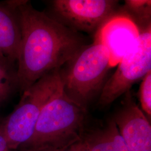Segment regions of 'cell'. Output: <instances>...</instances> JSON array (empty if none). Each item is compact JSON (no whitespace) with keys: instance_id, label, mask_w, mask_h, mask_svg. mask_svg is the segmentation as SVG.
<instances>
[{"instance_id":"9a60e30c","label":"cell","mask_w":151,"mask_h":151,"mask_svg":"<svg viewBox=\"0 0 151 151\" xmlns=\"http://www.w3.org/2000/svg\"><path fill=\"white\" fill-rule=\"evenodd\" d=\"M10 149L8 142L0 127V151H8Z\"/></svg>"},{"instance_id":"ba28073f","label":"cell","mask_w":151,"mask_h":151,"mask_svg":"<svg viewBox=\"0 0 151 151\" xmlns=\"http://www.w3.org/2000/svg\"><path fill=\"white\" fill-rule=\"evenodd\" d=\"M123 106L113 115L119 133L129 151H151V127L130 91Z\"/></svg>"},{"instance_id":"4fadbf2b","label":"cell","mask_w":151,"mask_h":151,"mask_svg":"<svg viewBox=\"0 0 151 151\" xmlns=\"http://www.w3.org/2000/svg\"><path fill=\"white\" fill-rule=\"evenodd\" d=\"M139 97L142 110L151 119V71L148 73L140 83Z\"/></svg>"},{"instance_id":"277c9868","label":"cell","mask_w":151,"mask_h":151,"mask_svg":"<svg viewBox=\"0 0 151 151\" xmlns=\"http://www.w3.org/2000/svg\"><path fill=\"white\" fill-rule=\"evenodd\" d=\"M59 70L50 72L23 92L16 108L1 122L10 150H16L32 136L44 106L62 87Z\"/></svg>"},{"instance_id":"7c38bea8","label":"cell","mask_w":151,"mask_h":151,"mask_svg":"<svg viewBox=\"0 0 151 151\" xmlns=\"http://www.w3.org/2000/svg\"><path fill=\"white\" fill-rule=\"evenodd\" d=\"M125 10L127 15L139 30L151 26V1L150 0H127L125 1Z\"/></svg>"},{"instance_id":"2e32d148","label":"cell","mask_w":151,"mask_h":151,"mask_svg":"<svg viewBox=\"0 0 151 151\" xmlns=\"http://www.w3.org/2000/svg\"><path fill=\"white\" fill-rule=\"evenodd\" d=\"M42 151H58V150H44Z\"/></svg>"},{"instance_id":"8fae6325","label":"cell","mask_w":151,"mask_h":151,"mask_svg":"<svg viewBox=\"0 0 151 151\" xmlns=\"http://www.w3.org/2000/svg\"><path fill=\"white\" fill-rule=\"evenodd\" d=\"M16 64L0 53V104L19 89Z\"/></svg>"},{"instance_id":"52a82bcc","label":"cell","mask_w":151,"mask_h":151,"mask_svg":"<svg viewBox=\"0 0 151 151\" xmlns=\"http://www.w3.org/2000/svg\"><path fill=\"white\" fill-rule=\"evenodd\" d=\"M140 31L135 23L125 15H114L95 33L94 40L108 49L110 65H118L137 44Z\"/></svg>"},{"instance_id":"6da1fadb","label":"cell","mask_w":151,"mask_h":151,"mask_svg":"<svg viewBox=\"0 0 151 151\" xmlns=\"http://www.w3.org/2000/svg\"><path fill=\"white\" fill-rule=\"evenodd\" d=\"M21 29L16 62L21 94L44 76L60 69L86 45L78 32L66 27L27 1H10Z\"/></svg>"},{"instance_id":"e0dca14e","label":"cell","mask_w":151,"mask_h":151,"mask_svg":"<svg viewBox=\"0 0 151 151\" xmlns=\"http://www.w3.org/2000/svg\"><path fill=\"white\" fill-rule=\"evenodd\" d=\"M17 151V150H9V151Z\"/></svg>"},{"instance_id":"9c48e42d","label":"cell","mask_w":151,"mask_h":151,"mask_svg":"<svg viewBox=\"0 0 151 151\" xmlns=\"http://www.w3.org/2000/svg\"><path fill=\"white\" fill-rule=\"evenodd\" d=\"M21 42L20 22L10 1L0 4V53L17 62Z\"/></svg>"},{"instance_id":"5b68a950","label":"cell","mask_w":151,"mask_h":151,"mask_svg":"<svg viewBox=\"0 0 151 151\" xmlns=\"http://www.w3.org/2000/svg\"><path fill=\"white\" fill-rule=\"evenodd\" d=\"M139 31L137 44L120 60L116 70L105 82L100 93V106L106 107L113 103L151 72V25Z\"/></svg>"},{"instance_id":"3957f363","label":"cell","mask_w":151,"mask_h":151,"mask_svg":"<svg viewBox=\"0 0 151 151\" xmlns=\"http://www.w3.org/2000/svg\"><path fill=\"white\" fill-rule=\"evenodd\" d=\"M111 68L108 49L97 42L85 45L59 70L65 95L84 108L101 91Z\"/></svg>"},{"instance_id":"7a4b0ae2","label":"cell","mask_w":151,"mask_h":151,"mask_svg":"<svg viewBox=\"0 0 151 151\" xmlns=\"http://www.w3.org/2000/svg\"><path fill=\"white\" fill-rule=\"evenodd\" d=\"M86 108L67 97L61 87L43 108L32 136L16 150L65 151L82 139Z\"/></svg>"},{"instance_id":"30bf717a","label":"cell","mask_w":151,"mask_h":151,"mask_svg":"<svg viewBox=\"0 0 151 151\" xmlns=\"http://www.w3.org/2000/svg\"><path fill=\"white\" fill-rule=\"evenodd\" d=\"M82 139L89 151H129L113 118L101 127L85 129Z\"/></svg>"},{"instance_id":"5bb4252c","label":"cell","mask_w":151,"mask_h":151,"mask_svg":"<svg viewBox=\"0 0 151 151\" xmlns=\"http://www.w3.org/2000/svg\"><path fill=\"white\" fill-rule=\"evenodd\" d=\"M64 151H89L86 143L82 139L69 146Z\"/></svg>"},{"instance_id":"8992f818","label":"cell","mask_w":151,"mask_h":151,"mask_svg":"<svg viewBox=\"0 0 151 151\" xmlns=\"http://www.w3.org/2000/svg\"><path fill=\"white\" fill-rule=\"evenodd\" d=\"M118 1L113 0H55V19L76 32H94L114 16Z\"/></svg>"}]
</instances>
